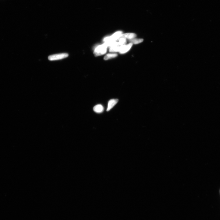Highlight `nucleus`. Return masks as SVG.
<instances>
[{
	"instance_id": "nucleus-1",
	"label": "nucleus",
	"mask_w": 220,
	"mask_h": 220,
	"mask_svg": "<svg viewBox=\"0 0 220 220\" xmlns=\"http://www.w3.org/2000/svg\"><path fill=\"white\" fill-rule=\"evenodd\" d=\"M108 46L105 43L99 45L95 49L94 54L95 56H101L105 54L107 52Z\"/></svg>"
},
{
	"instance_id": "nucleus-2",
	"label": "nucleus",
	"mask_w": 220,
	"mask_h": 220,
	"mask_svg": "<svg viewBox=\"0 0 220 220\" xmlns=\"http://www.w3.org/2000/svg\"><path fill=\"white\" fill-rule=\"evenodd\" d=\"M122 34V31L117 32L110 36L104 38V42H109L116 41L120 38Z\"/></svg>"
},
{
	"instance_id": "nucleus-3",
	"label": "nucleus",
	"mask_w": 220,
	"mask_h": 220,
	"mask_svg": "<svg viewBox=\"0 0 220 220\" xmlns=\"http://www.w3.org/2000/svg\"><path fill=\"white\" fill-rule=\"evenodd\" d=\"M68 54L62 53L58 54L50 55L48 57V59L50 61L62 60V59L68 57Z\"/></svg>"
},
{
	"instance_id": "nucleus-4",
	"label": "nucleus",
	"mask_w": 220,
	"mask_h": 220,
	"mask_svg": "<svg viewBox=\"0 0 220 220\" xmlns=\"http://www.w3.org/2000/svg\"><path fill=\"white\" fill-rule=\"evenodd\" d=\"M119 100L118 99H112L109 100L108 102L107 111H108L112 109L118 102Z\"/></svg>"
},
{
	"instance_id": "nucleus-5",
	"label": "nucleus",
	"mask_w": 220,
	"mask_h": 220,
	"mask_svg": "<svg viewBox=\"0 0 220 220\" xmlns=\"http://www.w3.org/2000/svg\"><path fill=\"white\" fill-rule=\"evenodd\" d=\"M132 45V44L130 43L127 45H122L120 51L119 52L121 54H123L126 53L131 48Z\"/></svg>"
},
{
	"instance_id": "nucleus-6",
	"label": "nucleus",
	"mask_w": 220,
	"mask_h": 220,
	"mask_svg": "<svg viewBox=\"0 0 220 220\" xmlns=\"http://www.w3.org/2000/svg\"><path fill=\"white\" fill-rule=\"evenodd\" d=\"M104 107L101 104H97L94 107L93 110L96 113L100 114L101 113L104 111Z\"/></svg>"
},
{
	"instance_id": "nucleus-7",
	"label": "nucleus",
	"mask_w": 220,
	"mask_h": 220,
	"mask_svg": "<svg viewBox=\"0 0 220 220\" xmlns=\"http://www.w3.org/2000/svg\"><path fill=\"white\" fill-rule=\"evenodd\" d=\"M136 35L134 33H128L122 34L121 37H123L126 38H127L128 39H131L136 38Z\"/></svg>"
},
{
	"instance_id": "nucleus-8",
	"label": "nucleus",
	"mask_w": 220,
	"mask_h": 220,
	"mask_svg": "<svg viewBox=\"0 0 220 220\" xmlns=\"http://www.w3.org/2000/svg\"><path fill=\"white\" fill-rule=\"evenodd\" d=\"M122 45H118L110 47V52H116L120 51Z\"/></svg>"
},
{
	"instance_id": "nucleus-9",
	"label": "nucleus",
	"mask_w": 220,
	"mask_h": 220,
	"mask_svg": "<svg viewBox=\"0 0 220 220\" xmlns=\"http://www.w3.org/2000/svg\"><path fill=\"white\" fill-rule=\"evenodd\" d=\"M143 41H144V40L142 38H132V39H130L129 40V42L130 43L136 44L141 43L143 42Z\"/></svg>"
},
{
	"instance_id": "nucleus-10",
	"label": "nucleus",
	"mask_w": 220,
	"mask_h": 220,
	"mask_svg": "<svg viewBox=\"0 0 220 220\" xmlns=\"http://www.w3.org/2000/svg\"><path fill=\"white\" fill-rule=\"evenodd\" d=\"M117 56L118 54H108L104 56V60H108L113 58L116 57Z\"/></svg>"
},
{
	"instance_id": "nucleus-11",
	"label": "nucleus",
	"mask_w": 220,
	"mask_h": 220,
	"mask_svg": "<svg viewBox=\"0 0 220 220\" xmlns=\"http://www.w3.org/2000/svg\"><path fill=\"white\" fill-rule=\"evenodd\" d=\"M118 40L121 45H124L126 42V38L122 37H120Z\"/></svg>"
}]
</instances>
